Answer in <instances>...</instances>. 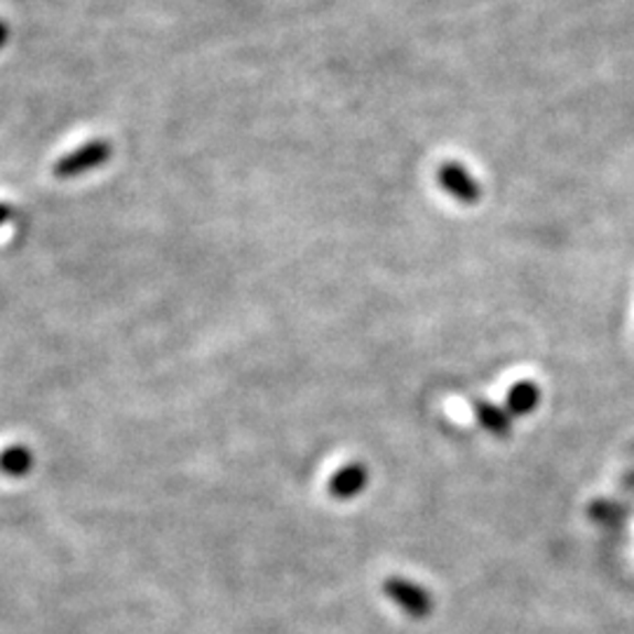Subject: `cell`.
I'll list each match as a JSON object with an SVG mask.
<instances>
[{"label":"cell","mask_w":634,"mask_h":634,"mask_svg":"<svg viewBox=\"0 0 634 634\" xmlns=\"http://www.w3.org/2000/svg\"><path fill=\"white\" fill-rule=\"evenodd\" d=\"M384 592L386 597L400 606L407 615L411 619H428L432 613V597L426 588H421L419 583L407 581V578L400 576H393L384 583Z\"/></svg>","instance_id":"6da1fadb"},{"label":"cell","mask_w":634,"mask_h":634,"mask_svg":"<svg viewBox=\"0 0 634 634\" xmlns=\"http://www.w3.org/2000/svg\"><path fill=\"white\" fill-rule=\"evenodd\" d=\"M114 149L111 143L104 141V139H95L85 143V147L76 149L74 153H68L64 158L57 160V165H54V174L60 179H71V176H78L85 174L95 168H101L104 162L111 158Z\"/></svg>","instance_id":"7a4b0ae2"},{"label":"cell","mask_w":634,"mask_h":634,"mask_svg":"<svg viewBox=\"0 0 634 634\" xmlns=\"http://www.w3.org/2000/svg\"><path fill=\"white\" fill-rule=\"evenodd\" d=\"M438 184L465 207H473L482 201V186L473 174L463 165H456V162H447V165L438 170Z\"/></svg>","instance_id":"3957f363"},{"label":"cell","mask_w":634,"mask_h":634,"mask_svg":"<svg viewBox=\"0 0 634 634\" xmlns=\"http://www.w3.org/2000/svg\"><path fill=\"white\" fill-rule=\"evenodd\" d=\"M369 484V468L362 463H348L339 468L336 473L330 477L327 492L336 501H353L362 492H365Z\"/></svg>","instance_id":"277c9868"},{"label":"cell","mask_w":634,"mask_h":634,"mask_svg":"<svg viewBox=\"0 0 634 634\" xmlns=\"http://www.w3.org/2000/svg\"><path fill=\"white\" fill-rule=\"evenodd\" d=\"M538 405H540V386L529 378L517 380V384L505 395V409L511 416H517V419L534 413Z\"/></svg>","instance_id":"5b68a950"},{"label":"cell","mask_w":634,"mask_h":634,"mask_svg":"<svg viewBox=\"0 0 634 634\" xmlns=\"http://www.w3.org/2000/svg\"><path fill=\"white\" fill-rule=\"evenodd\" d=\"M473 413H475L477 423L486 432H492L494 438H507V434H511V430H513L511 413H507V409H503V407H498L494 402L475 400L473 402Z\"/></svg>","instance_id":"8992f818"},{"label":"cell","mask_w":634,"mask_h":634,"mask_svg":"<svg viewBox=\"0 0 634 634\" xmlns=\"http://www.w3.org/2000/svg\"><path fill=\"white\" fill-rule=\"evenodd\" d=\"M31 468V451L24 447H10L0 454V473L10 477H20Z\"/></svg>","instance_id":"52a82bcc"},{"label":"cell","mask_w":634,"mask_h":634,"mask_svg":"<svg viewBox=\"0 0 634 634\" xmlns=\"http://www.w3.org/2000/svg\"><path fill=\"white\" fill-rule=\"evenodd\" d=\"M590 517L597 519V522H602V524H619L623 517H625V511H623V505L621 503H613V501H594L590 505Z\"/></svg>","instance_id":"ba28073f"},{"label":"cell","mask_w":634,"mask_h":634,"mask_svg":"<svg viewBox=\"0 0 634 634\" xmlns=\"http://www.w3.org/2000/svg\"><path fill=\"white\" fill-rule=\"evenodd\" d=\"M10 219H12V209L8 205L0 203V226H3L6 222H10Z\"/></svg>","instance_id":"9c48e42d"},{"label":"cell","mask_w":634,"mask_h":634,"mask_svg":"<svg viewBox=\"0 0 634 634\" xmlns=\"http://www.w3.org/2000/svg\"><path fill=\"white\" fill-rule=\"evenodd\" d=\"M8 35H10V31H8V24L6 22H0V47L6 45V41H8Z\"/></svg>","instance_id":"30bf717a"}]
</instances>
